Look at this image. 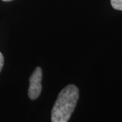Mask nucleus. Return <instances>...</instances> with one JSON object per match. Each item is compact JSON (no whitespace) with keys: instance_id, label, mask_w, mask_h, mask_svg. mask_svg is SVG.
I'll return each mask as SVG.
<instances>
[{"instance_id":"obj_3","label":"nucleus","mask_w":122,"mask_h":122,"mask_svg":"<svg viewBox=\"0 0 122 122\" xmlns=\"http://www.w3.org/2000/svg\"><path fill=\"white\" fill-rule=\"evenodd\" d=\"M111 6L117 10H122V0H110Z\"/></svg>"},{"instance_id":"obj_5","label":"nucleus","mask_w":122,"mask_h":122,"mask_svg":"<svg viewBox=\"0 0 122 122\" xmlns=\"http://www.w3.org/2000/svg\"><path fill=\"white\" fill-rule=\"evenodd\" d=\"M2 1H4V2H10V1H12V0H2Z\"/></svg>"},{"instance_id":"obj_2","label":"nucleus","mask_w":122,"mask_h":122,"mask_svg":"<svg viewBox=\"0 0 122 122\" xmlns=\"http://www.w3.org/2000/svg\"><path fill=\"white\" fill-rule=\"evenodd\" d=\"M43 72L41 67H36L30 78V87H29L28 95L31 100H35L40 96L42 91V80Z\"/></svg>"},{"instance_id":"obj_1","label":"nucleus","mask_w":122,"mask_h":122,"mask_svg":"<svg viewBox=\"0 0 122 122\" xmlns=\"http://www.w3.org/2000/svg\"><path fill=\"white\" fill-rule=\"evenodd\" d=\"M79 89L73 84L67 85L60 92L51 113L52 122H67L74 112L79 99Z\"/></svg>"},{"instance_id":"obj_4","label":"nucleus","mask_w":122,"mask_h":122,"mask_svg":"<svg viewBox=\"0 0 122 122\" xmlns=\"http://www.w3.org/2000/svg\"><path fill=\"white\" fill-rule=\"evenodd\" d=\"M3 63H4V58H3V55L2 54V52H0V72L2 69V67H3Z\"/></svg>"}]
</instances>
